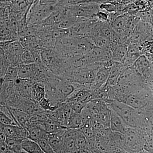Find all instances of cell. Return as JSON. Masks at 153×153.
Returning <instances> with one entry per match:
<instances>
[{
  "label": "cell",
  "mask_w": 153,
  "mask_h": 153,
  "mask_svg": "<svg viewBox=\"0 0 153 153\" xmlns=\"http://www.w3.org/2000/svg\"><path fill=\"white\" fill-rule=\"evenodd\" d=\"M105 101L110 108L121 117L129 127L139 128L142 120L138 111L117 100L107 99Z\"/></svg>",
  "instance_id": "cell-1"
},
{
  "label": "cell",
  "mask_w": 153,
  "mask_h": 153,
  "mask_svg": "<svg viewBox=\"0 0 153 153\" xmlns=\"http://www.w3.org/2000/svg\"><path fill=\"white\" fill-rule=\"evenodd\" d=\"M124 135L126 144L124 149L130 153H139L143 149L148 134L139 128L128 127Z\"/></svg>",
  "instance_id": "cell-2"
},
{
  "label": "cell",
  "mask_w": 153,
  "mask_h": 153,
  "mask_svg": "<svg viewBox=\"0 0 153 153\" xmlns=\"http://www.w3.org/2000/svg\"><path fill=\"white\" fill-rule=\"evenodd\" d=\"M1 49L4 53L11 66L17 67L22 64L21 57L25 49L19 40L1 41Z\"/></svg>",
  "instance_id": "cell-3"
},
{
  "label": "cell",
  "mask_w": 153,
  "mask_h": 153,
  "mask_svg": "<svg viewBox=\"0 0 153 153\" xmlns=\"http://www.w3.org/2000/svg\"><path fill=\"white\" fill-rule=\"evenodd\" d=\"M55 9V6L43 5L38 2L33 4L27 15L28 26L33 27L40 24L49 17Z\"/></svg>",
  "instance_id": "cell-4"
},
{
  "label": "cell",
  "mask_w": 153,
  "mask_h": 153,
  "mask_svg": "<svg viewBox=\"0 0 153 153\" xmlns=\"http://www.w3.org/2000/svg\"><path fill=\"white\" fill-rule=\"evenodd\" d=\"M1 132L3 133L6 137L24 139L29 137L28 129L25 127L19 126L5 125L0 123Z\"/></svg>",
  "instance_id": "cell-5"
},
{
  "label": "cell",
  "mask_w": 153,
  "mask_h": 153,
  "mask_svg": "<svg viewBox=\"0 0 153 153\" xmlns=\"http://www.w3.org/2000/svg\"><path fill=\"white\" fill-rule=\"evenodd\" d=\"M36 82L30 79L19 78L14 82L18 93L23 98L32 100V90Z\"/></svg>",
  "instance_id": "cell-6"
},
{
  "label": "cell",
  "mask_w": 153,
  "mask_h": 153,
  "mask_svg": "<svg viewBox=\"0 0 153 153\" xmlns=\"http://www.w3.org/2000/svg\"><path fill=\"white\" fill-rule=\"evenodd\" d=\"M110 129L113 131L125 134L129 127L116 112L111 108H110Z\"/></svg>",
  "instance_id": "cell-7"
},
{
  "label": "cell",
  "mask_w": 153,
  "mask_h": 153,
  "mask_svg": "<svg viewBox=\"0 0 153 153\" xmlns=\"http://www.w3.org/2000/svg\"><path fill=\"white\" fill-rule=\"evenodd\" d=\"M67 129L56 133L48 134V141L56 153H61L63 150L64 136Z\"/></svg>",
  "instance_id": "cell-8"
},
{
  "label": "cell",
  "mask_w": 153,
  "mask_h": 153,
  "mask_svg": "<svg viewBox=\"0 0 153 153\" xmlns=\"http://www.w3.org/2000/svg\"><path fill=\"white\" fill-rule=\"evenodd\" d=\"M87 121L81 113L72 111L65 125L67 129H79L83 127Z\"/></svg>",
  "instance_id": "cell-9"
},
{
  "label": "cell",
  "mask_w": 153,
  "mask_h": 153,
  "mask_svg": "<svg viewBox=\"0 0 153 153\" xmlns=\"http://www.w3.org/2000/svg\"><path fill=\"white\" fill-rule=\"evenodd\" d=\"M112 64L105 65L99 68L95 77L96 89H100L106 85Z\"/></svg>",
  "instance_id": "cell-10"
},
{
  "label": "cell",
  "mask_w": 153,
  "mask_h": 153,
  "mask_svg": "<svg viewBox=\"0 0 153 153\" xmlns=\"http://www.w3.org/2000/svg\"><path fill=\"white\" fill-rule=\"evenodd\" d=\"M124 67L118 62H114L112 63L109 76L106 85L107 86L112 87L117 84L121 74L124 70Z\"/></svg>",
  "instance_id": "cell-11"
},
{
  "label": "cell",
  "mask_w": 153,
  "mask_h": 153,
  "mask_svg": "<svg viewBox=\"0 0 153 153\" xmlns=\"http://www.w3.org/2000/svg\"><path fill=\"white\" fill-rule=\"evenodd\" d=\"M39 126L43 128L48 134L56 133L67 129L66 127L61 123L49 119Z\"/></svg>",
  "instance_id": "cell-12"
},
{
  "label": "cell",
  "mask_w": 153,
  "mask_h": 153,
  "mask_svg": "<svg viewBox=\"0 0 153 153\" xmlns=\"http://www.w3.org/2000/svg\"><path fill=\"white\" fill-rule=\"evenodd\" d=\"M19 78L21 79H33L34 75L35 63L21 64L17 66Z\"/></svg>",
  "instance_id": "cell-13"
},
{
  "label": "cell",
  "mask_w": 153,
  "mask_h": 153,
  "mask_svg": "<svg viewBox=\"0 0 153 153\" xmlns=\"http://www.w3.org/2000/svg\"><path fill=\"white\" fill-rule=\"evenodd\" d=\"M22 146L23 150L28 153H45L38 143L28 138L23 139Z\"/></svg>",
  "instance_id": "cell-14"
},
{
  "label": "cell",
  "mask_w": 153,
  "mask_h": 153,
  "mask_svg": "<svg viewBox=\"0 0 153 153\" xmlns=\"http://www.w3.org/2000/svg\"><path fill=\"white\" fill-rule=\"evenodd\" d=\"M27 128L29 133L28 138L30 139L37 142L43 139H48V134L40 127L36 126Z\"/></svg>",
  "instance_id": "cell-15"
},
{
  "label": "cell",
  "mask_w": 153,
  "mask_h": 153,
  "mask_svg": "<svg viewBox=\"0 0 153 153\" xmlns=\"http://www.w3.org/2000/svg\"><path fill=\"white\" fill-rule=\"evenodd\" d=\"M45 85L41 82H36L32 90V100L38 103L43 99L46 97Z\"/></svg>",
  "instance_id": "cell-16"
},
{
  "label": "cell",
  "mask_w": 153,
  "mask_h": 153,
  "mask_svg": "<svg viewBox=\"0 0 153 153\" xmlns=\"http://www.w3.org/2000/svg\"><path fill=\"white\" fill-rule=\"evenodd\" d=\"M10 109L13 116L14 119L18 125L25 127L26 124L31 117L30 115L20 110L11 108H10Z\"/></svg>",
  "instance_id": "cell-17"
},
{
  "label": "cell",
  "mask_w": 153,
  "mask_h": 153,
  "mask_svg": "<svg viewBox=\"0 0 153 153\" xmlns=\"http://www.w3.org/2000/svg\"><path fill=\"white\" fill-rule=\"evenodd\" d=\"M61 105L57 109L54 110L47 111H45V112L49 119L55 120L64 126V114H63V109Z\"/></svg>",
  "instance_id": "cell-18"
},
{
  "label": "cell",
  "mask_w": 153,
  "mask_h": 153,
  "mask_svg": "<svg viewBox=\"0 0 153 153\" xmlns=\"http://www.w3.org/2000/svg\"><path fill=\"white\" fill-rule=\"evenodd\" d=\"M23 139L6 137V143L11 152L19 153L23 151L22 142Z\"/></svg>",
  "instance_id": "cell-19"
},
{
  "label": "cell",
  "mask_w": 153,
  "mask_h": 153,
  "mask_svg": "<svg viewBox=\"0 0 153 153\" xmlns=\"http://www.w3.org/2000/svg\"><path fill=\"white\" fill-rule=\"evenodd\" d=\"M19 78L17 67L10 66L6 72L4 78L1 80L7 82H14Z\"/></svg>",
  "instance_id": "cell-20"
},
{
  "label": "cell",
  "mask_w": 153,
  "mask_h": 153,
  "mask_svg": "<svg viewBox=\"0 0 153 153\" xmlns=\"http://www.w3.org/2000/svg\"><path fill=\"white\" fill-rule=\"evenodd\" d=\"M120 3L116 1H111L102 3L100 5V9L105 10L109 13H115L118 10Z\"/></svg>",
  "instance_id": "cell-21"
},
{
  "label": "cell",
  "mask_w": 153,
  "mask_h": 153,
  "mask_svg": "<svg viewBox=\"0 0 153 153\" xmlns=\"http://www.w3.org/2000/svg\"><path fill=\"white\" fill-rule=\"evenodd\" d=\"M11 66L8 60L6 58L4 52L1 49V77L3 79L5 75L6 72L7 71L9 67Z\"/></svg>",
  "instance_id": "cell-22"
},
{
  "label": "cell",
  "mask_w": 153,
  "mask_h": 153,
  "mask_svg": "<svg viewBox=\"0 0 153 153\" xmlns=\"http://www.w3.org/2000/svg\"><path fill=\"white\" fill-rule=\"evenodd\" d=\"M22 64H30L36 63L35 58L33 53L30 50L25 49L22 54Z\"/></svg>",
  "instance_id": "cell-23"
},
{
  "label": "cell",
  "mask_w": 153,
  "mask_h": 153,
  "mask_svg": "<svg viewBox=\"0 0 153 153\" xmlns=\"http://www.w3.org/2000/svg\"><path fill=\"white\" fill-rule=\"evenodd\" d=\"M92 0H60L56 5L57 7H67L69 6L74 5L79 3L91 1Z\"/></svg>",
  "instance_id": "cell-24"
},
{
  "label": "cell",
  "mask_w": 153,
  "mask_h": 153,
  "mask_svg": "<svg viewBox=\"0 0 153 153\" xmlns=\"http://www.w3.org/2000/svg\"><path fill=\"white\" fill-rule=\"evenodd\" d=\"M126 54V50L124 47H118L115 49L113 54L114 60L117 62H122L125 60V57Z\"/></svg>",
  "instance_id": "cell-25"
},
{
  "label": "cell",
  "mask_w": 153,
  "mask_h": 153,
  "mask_svg": "<svg viewBox=\"0 0 153 153\" xmlns=\"http://www.w3.org/2000/svg\"><path fill=\"white\" fill-rule=\"evenodd\" d=\"M38 143L42 150L45 153H56L49 143L48 139H43L38 141Z\"/></svg>",
  "instance_id": "cell-26"
},
{
  "label": "cell",
  "mask_w": 153,
  "mask_h": 153,
  "mask_svg": "<svg viewBox=\"0 0 153 153\" xmlns=\"http://www.w3.org/2000/svg\"><path fill=\"white\" fill-rule=\"evenodd\" d=\"M38 104L39 107L44 111H53L57 109V108H55V107L52 106L49 100L46 98V97L43 99L42 100L39 102Z\"/></svg>",
  "instance_id": "cell-27"
},
{
  "label": "cell",
  "mask_w": 153,
  "mask_h": 153,
  "mask_svg": "<svg viewBox=\"0 0 153 153\" xmlns=\"http://www.w3.org/2000/svg\"><path fill=\"white\" fill-rule=\"evenodd\" d=\"M127 23L126 17L123 16H120L116 19L114 21V27L116 30H123L126 26Z\"/></svg>",
  "instance_id": "cell-28"
},
{
  "label": "cell",
  "mask_w": 153,
  "mask_h": 153,
  "mask_svg": "<svg viewBox=\"0 0 153 153\" xmlns=\"http://www.w3.org/2000/svg\"><path fill=\"white\" fill-rule=\"evenodd\" d=\"M0 120L1 123L5 125L19 126L15 121L9 117L7 116L0 111Z\"/></svg>",
  "instance_id": "cell-29"
},
{
  "label": "cell",
  "mask_w": 153,
  "mask_h": 153,
  "mask_svg": "<svg viewBox=\"0 0 153 153\" xmlns=\"http://www.w3.org/2000/svg\"><path fill=\"white\" fill-rule=\"evenodd\" d=\"M60 0H39L38 3L43 5L54 7L57 4Z\"/></svg>",
  "instance_id": "cell-30"
},
{
  "label": "cell",
  "mask_w": 153,
  "mask_h": 153,
  "mask_svg": "<svg viewBox=\"0 0 153 153\" xmlns=\"http://www.w3.org/2000/svg\"><path fill=\"white\" fill-rule=\"evenodd\" d=\"M139 4H138V7L141 10L148 11L150 9V4L147 0H139Z\"/></svg>",
  "instance_id": "cell-31"
},
{
  "label": "cell",
  "mask_w": 153,
  "mask_h": 153,
  "mask_svg": "<svg viewBox=\"0 0 153 153\" xmlns=\"http://www.w3.org/2000/svg\"><path fill=\"white\" fill-rule=\"evenodd\" d=\"M96 17L102 21H107L108 19V14L102 11H98L96 15Z\"/></svg>",
  "instance_id": "cell-32"
},
{
  "label": "cell",
  "mask_w": 153,
  "mask_h": 153,
  "mask_svg": "<svg viewBox=\"0 0 153 153\" xmlns=\"http://www.w3.org/2000/svg\"><path fill=\"white\" fill-rule=\"evenodd\" d=\"M1 151L0 153H7L10 151L6 143V141H0Z\"/></svg>",
  "instance_id": "cell-33"
},
{
  "label": "cell",
  "mask_w": 153,
  "mask_h": 153,
  "mask_svg": "<svg viewBox=\"0 0 153 153\" xmlns=\"http://www.w3.org/2000/svg\"><path fill=\"white\" fill-rule=\"evenodd\" d=\"M112 153H130L127 151L120 148H116L114 149Z\"/></svg>",
  "instance_id": "cell-34"
},
{
  "label": "cell",
  "mask_w": 153,
  "mask_h": 153,
  "mask_svg": "<svg viewBox=\"0 0 153 153\" xmlns=\"http://www.w3.org/2000/svg\"><path fill=\"white\" fill-rule=\"evenodd\" d=\"M30 5H33V4L35 2V0H26Z\"/></svg>",
  "instance_id": "cell-35"
},
{
  "label": "cell",
  "mask_w": 153,
  "mask_h": 153,
  "mask_svg": "<svg viewBox=\"0 0 153 153\" xmlns=\"http://www.w3.org/2000/svg\"><path fill=\"white\" fill-rule=\"evenodd\" d=\"M139 153H150L149 152H148L146 150L144 149L142 150Z\"/></svg>",
  "instance_id": "cell-36"
},
{
  "label": "cell",
  "mask_w": 153,
  "mask_h": 153,
  "mask_svg": "<svg viewBox=\"0 0 153 153\" xmlns=\"http://www.w3.org/2000/svg\"><path fill=\"white\" fill-rule=\"evenodd\" d=\"M150 52L151 53L153 54V45H152L150 49Z\"/></svg>",
  "instance_id": "cell-37"
},
{
  "label": "cell",
  "mask_w": 153,
  "mask_h": 153,
  "mask_svg": "<svg viewBox=\"0 0 153 153\" xmlns=\"http://www.w3.org/2000/svg\"><path fill=\"white\" fill-rule=\"evenodd\" d=\"M19 153H27V152H25V151L23 150V151H22V152H21Z\"/></svg>",
  "instance_id": "cell-38"
},
{
  "label": "cell",
  "mask_w": 153,
  "mask_h": 153,
  "mask_svg": "<svg viewBox=\"0 0 153 153\" xmlns=\"http://www.w3.org/2000/svg\"><path fill=\"white\" fill-rule=\"evenodd\" d=\"M7 153H14V152H11V151H9L8 152H7Z\"/></svg>",
  "instance_id": "cell-39"
},
{
  "label": "cell",
  "mask_w": 153,
  "mask_h": 153,
  "mask_svg": "<svg viewBox=\"0 0 153 153\" xmlns=\"http://www.w3.org/2000/svg\"><path fill=\"white\" fill-rule=\"evenodd\" d=\"M89 153H92V152H91V151H90V152H89Z\"/></svg>",
  "instance_id": "cell-40"
}]
</instances>
